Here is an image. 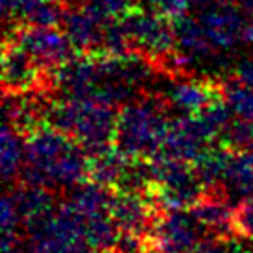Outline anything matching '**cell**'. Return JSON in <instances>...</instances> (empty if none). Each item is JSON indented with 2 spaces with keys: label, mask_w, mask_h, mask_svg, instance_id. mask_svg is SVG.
Masks as SVG:
<instances>
[{
  "label": "cell",
  "mask_w": 253,
  "mask_h": 253,
  "mask_svg": "<svg viewBox=\"0 0 253 253\" xmlns=\"http://www.w3.org/2000/svg\"><path fill=\"white\" fill-rule=\"evenodd\" d=\"M104 24L87 6L67 7L63 19V30L71 39L78 54L85 56H100L102 52V37H104Z\"/></svg>",
  "instance_id": "cell-9"
},
{
  "label": "cell",
  "mask_w": 253,
  "mask_h": 253,
  "mask_svg": "<svg viewBox=\"0 0 253 253\" xmlns=\"http://www.w3.org/2000/svg\"><path fill=\"white\" fill-rule=\"evenodd\" d=\"M212 2H216V0H190V6H196V7H207V6H211Z\"/></svg>",
  "instance_id": "cell-23"
},
{
  "label": "cell",
  "mask_w": 253,
  "mask_h": 253,
  "mask_svg": "<svg viewBox=\"0 0 253 253\" xmlns=\"http://www.w3.org/2000/svg\"><path fill=\"white\" fill-rule=\"evenodd\" d=\"M189 7H190V0H159L155 11H159L167 19H170V21H174L177 17L187 15Z\"/></svg>",
  "instance_id": "cell-20"
},
{
  "label": "cell",
  "mask_w": 253,
  "mask_h": 253,
  "mask_svg": "<svg viewBox=\"0 0 253 253\" xmlns=\"http://www.w3.org/2000/svg\"><path fill=\"white\" fill-rule=\"evenodd\" d=\"M222 96L235 117L253 120V89L235 76L222 82Z\"/></svg>",
  "instance_id": "cell-17"
},
{
  "label": "cell",
  "mask_w": 253,
  "mask_h": 253,
  "mask_svg": "<svg viewBox=\"0 0 253 253\" xmlns=\"http://www.w3.org/2000/svg\"><path fill=\"white\" fill-rule=\"evenodd\" d=\"M200 22L204 24L212 46L216 50L233 48L239 39H244L246 21L242 17V7L235 0H216L202 9Z\"/></svg>",
  "instance_id": "cell-6"
},
{
  "label": "cell",
  "mask_w": 253,
  "mask_h": 253,
  "mask_svg": "<svg viewBox=\"0 0 253 253\" xmlns=\"http://www.w3.org/2000/svg\"><path fill=\"white\" fill-rule=\"evenodd\" d=\"M4 41L19 44L24 52L36 59V63L44 71L54 72L72 57H76V48L65 32L50 26H32L13 22V28L6 30Z\"/></svg>",
  "instance_id": "cell-3"
},
{
  "label": "cell",
  "mask_w": 253,
  "mask_h": 253,
  "mask_svg": "<svg viewBox=\"0 0 253 253\" xmlns=\"http://www.w3.org/2000/svg\"><path fill=\"white\" fill-rule=\"evenodd\" d=\"M207 233L190 209L161 211L150 233V244L161 253H194Z\"/></svg>",
  "instance_id": "cell-5"
},
{
  "label": "cell",
  "mask_w": 253,
  "mask_h": 253,
  "mask_svg": "<svg viewBox=\"0 0 253 253\" xmlns=\"http://www.w3.org/2000/svg\"><path fill=\"white\" fill-rule=\"evenodd\" d=\"M129 157L119 152L117 148H113L109 152L96 157H91V165H89V179L96 181L104 187L109 189H117L120 177L126 170V165Z\"/></svg>",
  "instance_id": "cell-15"
},
{
  "label": "cell",
  "mask_w": 253,
  "mask_h": 253,
  "mask_svg": "<svg viewBox=\"0 0 253 253\" xmlns=\"http://www.w3.org/2000/svg\"><path fill=\"white\" fill-rule=\"evenodd\" d=\"M233 155H235V150L216 144V146L207 148L204 154L192 163V169L196 172L200 183L204 185V189H211V187L224 183L225 172L229 169Z\"/></svg>",
  "instance_id": "cell-13"
},
{
  "label": "cell",
  "mask_w": 253,
  "mask_h": 253,
  "mask_svg": "<svg viewBox=\"0 0 253 253\" xmlns=\"http://www.w3.org/2000/svg\"><path fill=\"white\" fill-rule=\"evenodd\" d=\"M172 28H174V36H176V46L179 52H183L187 57H205L211 56L214 52L211 39L205 32L204 24L200 19L183 15L172 21Z\"/></svg>",
  "instance_id": "cell-12"
},
{
  "label": "cell",
  "mask_w": 253,
  "mask_h": 253,
  "mask_svg": "<svg viewBox=\"0 0 253 253\" xmlns=\"http://www.w3.org/2000/svg\"><path fill=\"white\" fill-rule=\"evenodd\" d=\"M170 107H176L177 111L185 115H198L204 109L224 100L222 96V82H198V80H174L167 92Z\"/></svg>",
  "instance_id": "cell-10"
},
{
  "label": "cell",
  "mask_w": 253,
  "mask_h": 253,
  "mask_svg": "<svg viewBox=\"0 0 253 253\" xmlns=\"http://www.w3.org/2000/svg\"><path fill=\"white\" fill-rule=\"evenodd\" d=\"M0 167H2V176L7 183L19 179L22 167L26 163V141L15 127L9 124L4 126L0 135Z\"/></svg>",
  "instance_id": "cell-14"
},
{
  "label": "cell",
  "mask_w": 253,
  "mask_h": 253,
  "mask_svg": "<svg viewBox=\"0 0 253 253\" xmlns=\"http://www.w3.org/2000/svg\"><path fill=\"white\" fill-rule=\"evenodd\" d=\"M194 253H231V252H229V246H227L225 240L207 237V239L202 240V244L196 248Z\"/></svg>",
  "instance_id": "cell-21"
},
{
  "label": "cell",
  "mask_w": 253,
  "mask_h": 253,
  "mask_svg": "<svg viewBox=\"0 0 253 253\" xmlns=\"http://www.w3.org/2000/svg\"><path fill=\"white\" fill-rule=\"evenodd\" d=\"M119 21L122 22L129 39L133 41L135 52L142 54L150 61H155L177 48L172 21L159 11L150 13V11L133 7L126 15H122Z\"/></svg>",
  "instance_id": "cell-4"
},
{
  "label": "cell",
  "mask_w": 253,
  "mask_h": 253,
  "mask_svg": "<svg viewBox=\"0 0 253 253\" xmlns=\"http://www.w3.org/2000/svg\"><path fill=\"white\" fill-rule=\"evenodd\" d=\"M169 100L155 92H139L120 107L115 148L129 159H152L159 154L170 127Z\"/></svg>",
  "instance_id": "cell-2"
},
{
  "label": "cell",
  "mask_w": 253,
  "mask_h": 253,
  "mask_svg": "<svg viewBox=\"0 0 253 253\" xmlns=\"http://www.w3.org/2000/svg\"><path fill=\"white\" fill-rule=\"evenodd\" d=\"M235 220H237L239 235L253 237V196L242 200L235 207Z\"/></svg>",
  "instance_id": "cell-19"
},
{
  "label": "cell",
  "mask_w": 253,
  "mask_h": 253,
  "mask_svg": "<svg viewBox=\"0 0 253 253\" xmlns=\"http://www.w3.org/2000/svg\"><path fill=\"white\" fill-rule=\"evenodd\" d=\"M120 233V227L109 212L85 218V240L100 253H113Z\"/></svg>",
  "instance_id": "cell-16"
},
{
  "label": "cell",
  "mask_w": 253,
  "mask_h": 253,
  "mask_svg": "<svg viewBox=\"0 0 253 253\" xmlns=\"http://www.w3.org/2000/svg\"><path fill=\"white\" fill-rule=\"evenodd\" d=\"M209 135L204 131L202 124L194 115H185L179 119L170 120L167 139L163 142L161 152L174 159L185 163L196 161L207 148L211 146Z\"/></svg>",
  "instance_id": "cell-8"
},
{
  "label": "cell",
  "mask_w": 253,
  "mask_h": 253,
  "mask_svg": "<svg viewBox=\"0 0 253 253\" xmlns=\"http://www.w3.org/2000/svg\"><path fill=\"white\" fill-rule=\"evenodd\" d=\"M235 76L239 78L240 82L248 87L253 89V59H248V61H242L237 69V74Z\"/></svg>",
  "instance_id": "cell-22"
},
{
  "label": "cell",
  "mask_w": 253,
  "mask_h": 253,
  "mask_svg": "<svg viewBox=\"0 0 253 253\" xmlns=\"http://www.w3.org/2000/svg\"><path fill=\"white\" fill-rule=\"evenodd\" d=\"M119 111L92 98H65L52 102L46 124L72 137L89 157H96L115 148Z\"/></svg>",
  "instance_id": "cell-1"
},
{
  "label": "cell",
  "mask_w": 253,
  "mask_h": 253,
  "mask_svg": "<svg viewBox=\"0 0 253 253\" xmlns=\"http://www.w3.org/2000/svg\"><path fill=\"white\" fill-rule=\"evenodd\" d=\"M235 2H237L242 9H246V11H253V0H235Z\"/></svg>",
  "instance_id": "cell-25"
},
{
  "label": "cell",
  "mask_w": 253,
  "mask_h": 253,
  "mask_svg": "<svg viewBox=\"0 0 253 253\" xmlns=\"http://www.w3.org/2000/svg\"><path fill=\"white\" fill-rule=\"evenodd\" d=\"M146 4H150L152 7H157V4H159V0H144Z\"/></svg>",
  "instance_id": "cell-26"
},
{
  "label": "cell",
  "mask_w": 253,
  "mask_h": 253,
  "mask_svg": "<svg viewBox=\"0 0 253 253\" xmlns=\"http://www.w3.org/2000/svg\"><path fill=\"white\" fill-rule=\"evenodd\" d=\"M7 194L11 196L17 211L21 214L24 229H28L30 225H34L54 211L52 189H46V187H30V185L17 183V187L7 190Z\"/></svg>",
  "instance_id": "cell-11"
},
{
  "label": "cell",
  "mask_w": 253,
  "mask_h": 253,
  "mask_svg": "<svg viewBox=\"0 0 253 253\" xmlns=\"http://www.w3.org/2000/svg\"><path fill=\"white\" fill-rule=\"evenodd\" d=\"M244 39H246L250 44H253V21L248 22L246 26V32H244Z\"/></svg>",
  "instance_id": "cell-24"
},
{
  "label": "cell",
  "mask_w": 253,
  "mask_h": 253,
  "mask_svg": "<svg viewBox=\"0 0 253 253\" xmlns=\"http://www.w3.org/2000/svg\"><path fill=\"white\" fill-rule=\"evenodd\" d=\"M109 212L120 227V231L133 233L139 237H150L155 220L161 214V209L154 204L152 192L133 194V192L115 190Z\"/></svg>",
  "instance_id": "cell-7"
},
{
  "label": "cell",
  "mask_w": 253,
  "mask_h": 253,
  "mask_svg": "<svg viewBox=\"0 0 253 253\" xmlns=\"http://www.w3.org/2000/svg\"><path fill=\"white\" fill-rule=\"evenodd\" d=\"M84 6H87L92 13L104 22L120 19L129 9L135 7L133 0H85Z\"/></svg>",
  "instance_id": "cell-18"
}]
</instances>
